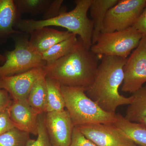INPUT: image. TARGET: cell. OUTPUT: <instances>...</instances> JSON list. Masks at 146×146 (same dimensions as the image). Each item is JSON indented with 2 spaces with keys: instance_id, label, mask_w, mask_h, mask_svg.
Returning <instances> with one entry per match:
<instances>
[{
  "instance_id": "obj_22",
  "label": "cell",
  "mask_w": 146,
  "mask_h": 146,
  "mask_svg": "<svg viewBox=\"0 0 146 146\" xmlns=\"http://www.w3.org/2000/svg\"><path fill=\"white\" fill-rule=\"evenodd\" d=\"M19 13L36 15L44 13L52 0H13Z\"/></svg>"
},
{
  "instance_id": "obj_16",
  "label": "cell",
  "mask_w": 146,
  "mask_h": 146,
  "mask_svg": "<svg viewBox=\"0 0 146 146\" xmlns=\"http://www.w3.org/2000/svg\"><path fill=\"white\" fill-rule=\"evenodd\" d=\"M113 124L123 130L137 146H146V129L140 123L129 121L117 114Z\"/></svg>"
},
{
  "instance_id": "obj_8",
  "label": "cell",
  "mask_w": 146,
  "mask_h": 146,
  "mask_svg": "<svg viewBox=\"0 0 146 146\" xmlns=\"http://www.w3.org/2000/svg\"><path fill=\"white\" fill-rule=\"evenodd\" d=\"M124 79L121 91L133 94L146 82V35H143L139 44L123 68Z\"/></svg>"
},
{
  "instance_id": "obj_23",
  "label": "cell",
  "mask_w": 146,
  "mask_h": 146,
  "mask_svg": "<svg viewBox=\"0 0 146 146\" xmlns=\"http://www.w3.org/2000/svg\"><path fill=\"white\" fill-rule=\"evenodd\" d=\"M45 113L38 115V134L36 140L31 139L27 146H53L47 133L44 122Z\"/></svg>"
},
{
  "instance_id": "obj_26",
  "label": "cell",
  "mask_w": 146,
  "mask_h": 146,
  "mask_svg": "<svg viewBox=\"0 0 146 146\" xmlns=\"http://www.w3.org/2000/svg\"><path fill=\"white\" fill-rule=\"evenodd\" d=\"M15 127L9 112L8 108L0 112V135Z\"/></svg>"
},
{
  "instance_id": "obj_5",
  "label": "cell",
  "mask_w": 146,
  "mask_h": 146,
  "mask_svg": "<svg viewBox=\"0 0 146 146\" xmlns=\"http://www.w3.org/2000/svg\"><path fill=\"white\" fill-rule=\"evenodd\" d=\"M29 34L22 32L11 37L15 42V48L5 51V62L0 66V78L15 75L46 65L41 54L35 51L30 45Z\"/></svg>"
},
{
  "instance_id": "obj_19",
  "label": "cell",
  "mask_w": 146,
  "mask_h": 146,
  "mask_svg": "<svg viewBox=\"0 0 146 146\" xmlns=\"http://www.w3.org/2000/svg\"><path fill=\"white\" fill-rule=\"evenodd\" d=\"M133 100L129 105L124 117L129 121L138 123L146 116V85L133 93Z\"/></svg>"
},
{
  "instance_id": "obj_6",
  "label": "cell",
  "mask_w": 146,
  "mask_h": 146,
  "mask_svg": "<svg viewBox=\"0 0 146 146\" xmlns=\"http://www.w3.org/2000/svg\"><path fill=\"white\" fill-rule=\"evenodd\" d=\"M142 36L133 27L121 31L101 33L90 50L98 56H110L126 59L138 46Z\"/></svg>"
},
{
  "instance_id": "obj_25",
  "label": "cell",
  "mask_w": 146,
  "mask_h": 146,
  "mask_svg": "<svg viewBox=\"0 0 146 146\" xmlns=\"http://www.w3.org/2000/svg\"><path fill=\"white\" fill-rule=\"evenodd\" d=\"M69 146H97L86 138L78 129L75 127L73 130L72 141Z\"/></svg>"
},
{
  "instance_id": "obj_20",
  "label": "cell",
  "mask_w": 146,
  "mask_h": 146,
  "mask_svg": "<svg viewBox=\"0 0 146 146\" xmlns=\"http://www.w3.org/2000/svg\"><path fill=\"white\" fill-rule=\"evenodd\" d=\"M78 39L73 34L68 39L59 42L41 54L42 59L46 65L51 64L70 52L75 46Z\"/></svg>"
},
{
  "instance_id": "obj_4",
  "label": "cell",
  "mask_w": 146,
  "mask_h": 146,
  "mask_svg": "<svg viewBox=\"0 0 146 146\" xmlns=\"http://www.w3.org/2000/svg\"><path fill=\"white\" fill-rule=\"evenodd\" d=\"M61 90L65 100V108L75 127L115 122L116 113H108L104 110L86 95L85 89L61 86Z\"/></svg>"
},
{
  "instance_id": "obj_7",
  "label": "cell",
  "mask_w": 146,
  "mask_h": 146,
  "mask_svg": "<svg viewBox=\"0 0 146 146\" xmlns=\"http://www.w3.org/2000/svg\"><path fill=\"white\" fill-rule=\"evenodd\" d=\"M146 5V0H119L108 11L101 33L124 30L132 27Z\"/></svg>"
},
{
  "instance_id": "obj_3",
  "label": "cell",
  "mask_w": 146,
  "mask_h": 146,
  "mask_svg": "<svg viewBox=\"0 0 146 146\" xmlns=\"http://www.w3.org/2000/svg\"><path fill=\"white\" fill-rule=\"evenodd\" d=\"M92 0H76L75 8L67 12L65 9L58 16L48 20H34L20 19L16 22L14 29L29 34L31 32L44 27H60L78 35L87 49L90 50L92 44L93 23L87 16Z\"/></svg>"
},
{
  "instance_id": "obj_2",
  "label": "cell",
  "mask_w": 146,
  "mask_h": 146,
  "mask_svg": "<svg viewBox=\"0 0 146 146\" xmlns=\"http://www.w3.org/2000/svg\"><path fill=\"white\" fill-rule=\"evenodd\" d=\"M127 58L103 56L93 84L85 92L88 97L108 113H115L119 106L129 104L132 96L120 95L119 88L124 79L123 68Z\"/></svg>"
},
{
  "instance_id": "obj_28",
  "label": "cell",
  "mask_w": 146,
  "mask_h": 146,
  "mask_svg": "<svg viewBox=\"0 0 146 146\" xmlns=\"http://www.w3.org/2000/svg\"><path fill=\"white\" fill-rule=\"evenodd\" d=\"M12 101L8 92L5 90L0 89V112L8 108Z\"/></svg>"
},
{
  "instance_id": "obj_14",
  "label": "cell",
  "mask_w": 146,
  "mask_h": 146,
  "mask_svg": "<svg viewBox=\"0 0 146 146\" xmlns=\"http://www.w3.org/2000/svg\"><path fill=\"white\" fill-rule=\"evenodd\" d=\"M20 15L13 0H0V39L21 32L14 29Z\"/></svg>"
},
{
  "instance_id": "obj_1",
  "label": "cell",
  "mask_w": 146,
  "mask_h": 146,
  "mask_svg": "<svg viewBox=\"0 0 146 146\" xmlns=\"http://www.w3.org/2000/svg\"><path fill=\"white\" fill-rule=\"evenodd\" d=\"M98 61V56L87 49L79 37L70 52L43 68L46 76L61 86L81 87L86 91L95 79Z\"/></svg>"
},
{
  "instance_id": "obj_27",
  "label": "cell",
  "mask_w": 146,
  "mask_h": 146,
  "mask_svg": "<svg viewBox=\"0 0 146 146\" xmlns=\"http://www.w3.org/2000/svg\"><path fill=\"white\" fill-rule=\"evenodd\" d=\"M132 27L142 35H146V5Z\"/></svg>"
},
{
  "instance_id": "obj_13",
  "label": "cell",
  "mask_w": 146,
  "mask_h": 146,
  "mask_svg": "<svg viewBox=\"0 0 146 146\" xmlns=\"http://www.w3.org/2000/svg\"><path fill=\"white\" fill-rule=\"evenodd\" d=\"M30 45L35 51L41 54L58 43L72 36L68 31H59L44 27L35 30L30 33Z\"/></svg>"
},
{
  "instance_id": "obj_21",
  "label": "cell",
  "mask_w": 146,
  "mask_h": 146,
  "mask_svg": "<svg viewBox=\"0 0 146 146\" xmlns=\"http://www.w3.org/2000/svg\"><path fill=\"white\" fill-rule=\"evenodd\" d=\"M30 133L16 127L0 135V146H27Z\"/></svg>"
},
{
  "instance_id": "obj_9",
  "label": "cell",
  "mask_w": 146,
  "mask_h": 146,
  "mask_svg": "<svg viewBox=\"0 0 146 146\" xmlns=\"http://www.w3.org/2000/svg\"><path fill=\"white\" fill-rule=\"evenodd\" d=\"M76 127L97 146H137L113 124H90Z\"/></svg>"
},
{
  "instance_id": "obj_10",
  "label": "cell",
  "mask_w": 146,
  "mask_h": 146,
  "mask_svg": "<svg viewBox=\"0 0 146 146\" xmlns=\"http://www.w3.org/2000/svg\"><path fill=\"white\" fill-rule=\"evenodd\" d=\"M47 133L53 146H69L75 126L67 110L45 113Z\"/></svg>"
},
{
  "instance_id": "obj_12",
  "label": "cell",
  "mask_w": 146,
  "mask_h": 146,
  "mask_svg": "<svg viewBox=\"0 0 146 146\" xmlns=\"http://www.w3.org/2000/svg\"><path fill=\"white\" fill-rule=\"evenodd\" d=\"M8 110L15 127L37 136V119L39 115L29 104L27 100H12Z\"/></svg>"
},
{
  "instance_id": "obj_15",
  "label": "cell",
  "mask_w": 146,
  "mask_h": 146,
  "mask_svg": "<svg viewBox=\"0 0 146 146\" xmlns=\"http://www.w3.org/2000/svg\"><path fill=\"white\" fill-rule=\"evenodd\" d=\"M119 0H92L89 10L93 23L92 44H96L102 33L108 11L117 4Z\"/></svg>"
},
{
  "instance_id": "obj_11",
  "label": "cell",
  "mask_w": 146,
  "mask_h": 146,
  "mask_svg": "<svg viewBox=\"0 0 146 146\" xmlns=\"http://www.w3.org/2000/svg\"><path fill=\"white\" fill-rule=\"evenodd\" d=\"M45 73L43 68L0 78V89L8 92L12 100H27L35 82Z\"/></svg>"
},
{
  "instance_id": "obj_17",
  "label": "cell",
  "mask_w": 146,
  "mask_h": 146,
  "mask_svg": "<svg viewBox=\"0 0 146 146\" xmlns=\"http://www.w3.org/2000/svg\"><path fill=\"white\" fill-rule=\"evenodd\" d=\"M46 73L37 79L32 89L27 101L39 115L46 113L47 87Z\"/></svg>"
},
{
  "instance_id": "obj_18",
  "label": "cell",
  "mask_w": 146,
  "mask_h": 146,
  "mask_svg": "<svg viewBox=\"0 0 146 146\" xmlns=\"http://www.w3.org/2000/svg\"><path fill=\"white\" fill-rule=\"evenodd\" d=\"M47 102L46 113L60 111L65 108V100L60 83L46 76Z\"/></svg>"
},
{
  "instance_id": "obj_29",
  "label": "cell",
  "mask_w": 146,
  "mask_h": 146,
  "mask_svg": "<svg viewBox=\"0 0 146 146\" xmlns=\"http://www.w3.org/2000/svg\"><path fill=\"white\" fill-rule=\"evenodd\" d=\"M138 123H141L146 129V116L142 118Z\"/></svg>"
},
{
  "instance_id": "obj_30",
  "label": "cell",
  "mask_w": 146,
  "mask_h": 146,
  "mask_svg": "<svg viewBox=\"0 0 146 146\" xmlns=\"http://www.w3.org/2000/svg\"><path fill=\"white\" fill-rule=\"evenodd\" d=\"M6 57L4 55L0 53V63L1 64H4L5 62Z\"/></svg>"
},
{
  "instance_id": "obj_24",
  "label": "cell",
  "mask_w": 146,
  "mask_h": 146,
  "mask_svg": "<svg viewBox=\"0 0 146 146\" xmlns=\"http://www.w3.org/2000/svg\"><path fill=\"white\" fill-rule=\"evenodd\" d=\"M63 1V0H52L43 13V20L52 19L58 16L62 11Z\"/></svg>"
}]
</instances>
